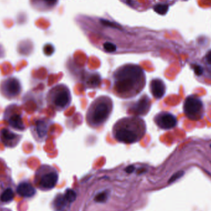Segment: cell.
<instances>
[{"mask_svg": "<svg viewBox=\"0 0 211 211\" xmlns=\"http://www.w3.org/2000/svg\"><path fill=\"white\" fill-rule=\"evenodd\" d=\"M30 3L35 10L40 12H48L56 7L59 0H30Z\"/></svg>", "mask_w": 211, "mask_h": 211, "instance_id": "30bf717a", "label": "cell"}, {"mask_svg": "<svg viewBox=\"0 0 211 211\" xmlns=\"http://www.w3.org/2000/svg\"><path fill=\"white\" fill-rule=\"evenodd\" d=\"M154 11L161 15L166 14L169 10V6L166 4H157L154 8Z\"/></svg>", "mask_w": 211, "mask_h": 211, "instance_id": "ac0fdd59", "label": "cell"}, {"mask_svg": "<svg viewBox=\"0 0 211 211\" xmlns=\"http://www.w3.org/2000/svg\"><path fill=\"white\" fill-rule=\"evenodd\" d=\"M14 198V192L11 188H7L1 195V201L8 202L11 201Z\"/></svg>", "mask_w": 211, "mask_h": 211, "instance_id": "2e32d148", "label": "cell"}, {"mask_svg": "<svg viewBox=\"0 0 211 211\" xmlns=\"http://www.w3.org/2000/svg\"><path fill=\"white\" fill-rule=\"evenodd\" d=\"M66 201H66L64 196L59 195L55 198V199L54 201V207L56 208H57L58 209H61L64 208V206H65Z\"/></svg>", "mask_w": 211, "mask_h": 211, "instance_id": "e0dca14e", "label": "cell"}, {"mask_svg": "<svg viewBox=\"0 0 211 211\" xmlns=\"http://www.w3.org/2000/svg\"><path fill=\"white\" fill-rule=\"evenodd\" d=\"M154 121L157 127L162 130L172 129L177 124L176 117L167 112H161L156 114Z\"/></svg>", "mask_w": 211, "mask_h": 211, "instance_id": "ba28073f", "label": "cell"}, {"mask_svg": "<svg viewBox=\"0 0 211 211\" xmlns=\"http://www.w3.org/2000/svg\"><path fill=\"white\" fill-rule=\"evenodd\" d=\"M114 108L112 100L108 96L96 98L89 106L86 113V122L93 128L104 126L109 119Z\"/></svg>", "mask_w": 211, "mask_h": 211, "instance_id": "3957f363", "label": "cell"}, {"mask_svg": "<svg viewBox=\"0 0 211 211\" xmlns=\"http://www.w3.org/2000/svg\"><path fill=\"white\" fill-rule=\"evenodd\" d=\"M0 137L5 145L9 147L11 145H14V142L17 140L18 135H16L11 131L4 128L0 131Z\"/></svg>", "mask_w": 211, "mask_h": 211, "instance_id": "4fadbf2b", "label": "cell"}, {"mask_svg": "<svg viewBox=\"0 0 211 211\" xmlns=\"http://www.w3.org/2000/svg\"><path fill=\"white\" fill-rule=\"evenodd\" d=\"M203 107L202 101L198 98L193 96L186 99L183 106L186 116L192 120H198L201 118Z\"/></svg>", "mask_w": 211, "mask_h": 211, "instance_id": "5b68a950", "label": "cell"}, {"mask_svg": "<svg viewBox=\"0 0 211 211\" xmlns=\"http://www.w3.org/2000/svg\"><path fill=\"white\" fill-rule=\"evenodd\" d=\"M17 192L21 196L31 197L35 194L36 191L30 183L23 182L18 185Z\"/></svg>", "mask_w": 211, "mask_h": 211, "instance_id": "5bb4252c", "label": "cell"}, {"mask_svg": "<svg viewBox=\"0 0 211 211\" xmlns=\"http://www.w3.org/2000/svg\"><path fill=\"white\" fill-rule=\"evenodd\" d=\"M47 101L54 110L61 112L67 109L72 102V94L65 84H58L51 88L47 95Z\"/></svg>", "mask_w": 211, "mask_h": 211, "instance_id": "277c9868", "label": "cell"}, {"mask_svg": "<svg viewBox=\"0 0 211 211\" xmlns=\"http://www.w3.org/2000/svg\"><path fill=\"white\" fill-rule=\"evenodd\" d=\"M103 47L107 52H109V53L114 52L115 51H116V49H117L116 46L112 43H105L103 45Z\"/></svg>", "mask_w": 211, "mask_h": 211, "instance_id": "44dd1931", "label": "cell"}, {"mask_svg": "<svg viewBox=\"0 0 211 211\" xmlns=\"http://www.w3.org/2000/svg\"><path fill=\"white\" fill-rule=\"evenodd\" d=\"M206 61L208 63L211 65V50L208 51V53L206 54Z\"/></svg>", "mask_w": 211, "mask_h": 211, "instance_id": "d4e9b609", "label": "cell"}, {"mask_svg": "<svg viewBox=\"0 0 211 211\" xmlns=\"http://www.w3.org/2000/svg\"><path fill=\"white\" fill-rule=\"evenodd\" d=\"M146 83L145 71L137 64L121 65L112 74L113 93L122 99L135 98L143 90Z\"/></svg>", "mask_w": 211, "mask_h": 211, "instance_id": "6da1fadb", "label": "cell"}, {"mask_svg": "<svg viewBox=\"0 0 211 211\" xmlns=\"http://www.w3.org/2000/svg\"><path fill=\"white\" fill-rule=\"evenodd\" d=\"M1 91L5 97L10 99L14 98L21 93L20 82L15 77H9L2 82Z\"/></svg>", "mask_w": 211, "mask_h": 211, "instance_id": "52a82bcc", "label": "cell"}, {"mask_svg": "<svg viewBox=\"0 0 211 211\" xmlns=\"http://www.w3.org/2000/svg\"><path fill=\"white\" fill-rule=\"evenodd\" d=\"M107 198V195L106 193L105 192L100 193L95 196V201L97 203H103L106 201Z\"/></svg>", "mask_w": 211, "mask_h": 211, "instance_id": "ffe728a7", "label": "cell"}, {"mask_svg": "<svg viewBox=\"0 0 211 211\" xmlns=\"http://www.w3.org/2000/svg\"><path fill=\"white\" fill-rule=\"evenodd\" d=\"M76 196H77V194L75 192L74 190H70V189L65 191V193L64 195V197L66 201L68 202H74L76 199Z\"/></svg>", "mask_w": 211, "mask_h": 211, "instance_id": "d6986e66", "label": "cell"}, {"mask_svg": "<svg viewBox=\"0 0 211 211\" xmlns=\"http://www.w3.org/2000/svg\"><path fill=\"white\" fill-rule=\"evenodd\" d=\"M151 106L150 98L147 95H143L138 100L129 106L127 109L128 114H132L133 116H146L148 114Z\"/></svg>", "mask_w": 211, "mask_h": 211, "instance_id": "8992f818", "label": "cell"}, {"mask_svg": "<svg viewBox=\"0 0 211 211\" xmlns=\"http://www.w3.org/2000/svg\"><path fill=\"white\" fill-rule=\"evenodd\" d=\"M184 174V172L183 171H179V172H177V173H175V174H173L171 178L169 179V183H173L175 181H176L177 180L179 179L180 178H181Z\"/></svg>", "mask_w": 211, "mask_h": 211, "instance_id": "7402d4cb", "label": "cell"}, {"mask_svg": "<svg viewBox=\"0 0 211 211\" xmlns=\"http://www.w3.org/2000/svg\"><path fill=\"white\" fill-rule=\"evenodd\" d=\"M134 170H135V167H134V166H128L127 168H126V172L128 173H132Z\"/></svg>", "mask_w": 211, "mask_h": 211, "instance_id": "cb8c5ba5", "label": "cell"}, {"mask_svg": "<svg viewBox=\"0 0 211 211\" xmlns=\"http://www.w3.org/2000/svg\"><path fill=\"white\" fill-rule=\"evenodd\" d=\"M52 123L50 120L47 119H40L35 122L32 131H33L35 138L38 142H43L45 141Z\"/></svg>", "mask_w": 211, "mask_h": 211, "instance_id": "9c48e42d", "label": "cell"}, {"mask_svg": "<svg viewBox=\"0 0 211 211\" xmlns=\"http://www.w3.org/2000/svg\"><path fill=\"white\" fill-rule=\"evenodd\" d=\"M146 133V122L137 116L122 118L115 123L112 128L114 138L119 143L127 145L139 142Z\"/></svg>", "mask_w": 211, "mask_h": 211, "instance_id": "7a4b0ae2", "label": "cell"}, {"mask_svg": "<svg viewBox=\"0 0 211 211\" xmlns=\"http://www.w3.org/2000/svg\"><path fill=\"white\" fill-rule=\"evenodd\" d=\"M193 70L194 71V73L198 76L201 75L203 72V69L200 65H193Z\"/></svg>", "mask_w": 211, "mask_h": 211, "instance_id": "603a6c76", "label": "cell"}, {"mask_svg": "<svg viewBox=\"0 0 211 211\" xmlns=\"http://www.w3.org/2000/svg\"><path fill=\"white\" fill-rule=\"evenodd\" d=\"M149 89L152 95L157 100L161 99L166 91V86L162 80L156 78L152 79L149 84Z\"/></svg>", "mask_w": 211, "mask_h": 211, "instance_id": "8fae6325", "label": "cell"}, {"mask_svg": "<svg viewBox=\"0 0 211 211\" xmlns=\"http://www.w3.org/2000/svg\"><path fill=\"white\" fill-rule=\"evenodd\" d=\"M9 124L11 127L16 130H23L25 129V126L20 115L15 114L12 116L9 119Z\"/></svg>", "mask_w": 211, "mask_h": 211, "instance_id": "9a60e30c", "label": "cell"}, {"mask_svg": "<svg viewBox=\"0 0 211 211\" xmlns=\"http://www.w3.org/2000/svg\"><path fill=\"white\" fill-rule=\"evenodd\" d=\"M58 180V173L56 172H50L43 175L40 182V185L44 188L51 189L56 185Z\"/></svg>", "mask_w": 211, "mask_h": 211, "instance_id": "7c38bea8", "label": "cell"}]
</instances>
